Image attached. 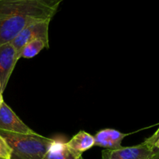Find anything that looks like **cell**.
I'll list each match as a JSON object with an SVG mask.
<instances>
[{
    "label": "cell",
    "mask_w": 159,
    "mask_h": 159,
    "mask_svg": "<svg viewBox=\"0 0 159 159\" xmlns=\"http://www.w3.org/2000/svg\"><path fill=\"white\" fill-rule=\"evenodd\" d=\"M62 0H0V46L25 27L54 16Z\"/></svg>",
    "instance_id": "cell-1"
},
{
    "label": "cell",
    "mask_w": 159,
    "mask_h": 159,
    "mask_svg": "<svg viewBox=\"0 0 159 159\" xmlns=\"http://www.w3.org/2000/svg\"><path fill=\"white\" fill-rule=\"evenodd\" d=\"M155 155L156 150L144 141L130 147L105 149L102 152V159H154Z\"/></svg>",
    "instance_id": "cell-3"
},
{
    "label": "cell",
    "mask_w": 159,
    "mask_h": 159,
    "mask_svg": "<svg viewBox=\"0 0 159 159\" xmlns=\"http://www.w3.org/2000/svg\"><path fill=\"white\" fill-rule=\"evenodd\" d=\"M0 131L16 134H33L35 132L26 125L5 102L0 108Z\"/></svg>",
    "instance_id": "cell-6"
},
{
    "label": "cell",
    "mask_w": 159,
    "mask_h": 159,
    "mask_svg": "<svg viewBox=\"0 0 159 159\" xmlns=\"http://www.w3.org/2000/svg\"><path fill=\"white\" fill-rule=\"evenodd\" d=\"M158 138H159V127H158V128L156 130V131H155V133L152 134V136H151L150 138H147V139H146L144 141H145L147 144H148L149 145L154 148V144H155V141H157V139H158Z\"/></svg>",
    "instance_id": "cell-12"
},
{
    "label": "cell",
    "mask_w": 159,
    "mask_h": 159,
    "mask_svg": "<svg viewBox=\"0 0 159 159\" xmlns=\"http://www.w3.org/2000/svg\"><path fill=\"white\" fill-rule=\"evenodd\" d=\"M50 20L36 22L25 27L12 41V46L16 50L17 53L21 51L22 48L32 40L38 38L49 39L48 30H49Z\"/></svg>",
    "instance_id": "cell-5"
},
{
    "label": "cell",
    "mask_w": 159,
    "mask_h": 159,
    "mask_svg": "<svg viewBox=\"0 0 159 159\" xmlns=\"http://www.w3.org/2000/svg\"><path fill=\"white\" fill-rule=\"evenodd\" d=\"M44 48H49V39L38 38L26 43L19 52V58H32Z\"/></svg>",
    "instance_id": "cell-10"
},
{
    "label": "cell",
    "mask_w": 159,
    "mask_h": 159,
    "mask_svg": "<svg viewBox=\"0 0 159 159\" xmlns=\"http://www.w3.org/2000/svg\"><path fill=\"white\" fill-rule=\"evenodd\" d=\"M0 89H1V85H0Z\"/></svg>",
    "instance_id": "cell-16"
},
{
    "label": "cell",
    "mask_w": 159,
    "mask_h": 159,
    "mask_svg": "<svg viewBox=\"0 0 159 159\" xmlns=\"http://www.w3.org/2000/svg\"><path fill=\"white\" fill-rule=\"evenodd\" d=\"M128 134L121 133L115 129H103L94 135V146L106 149H116L121 148V143Z\"/></svg>",
    "instance_id": "cell-7"
},
{
    "label": "cell",
    "mask_w": 159,
    "mask_h": 159,
    "mask_svg": "<svg viewBox=\"0 0 159 159\" xmlns=\"http://www.w3.org/2000/svg\"><path fill=\"white\" fill-rule=\"evenodd\" d=\"M18 53L11 43L0 46V85L2 93L5 91L17 61Z\"/></svg>",
    "instance_id": "cell-4"
},
{
    "label": "cell",
    "mask_w": 159,
    "mask_h": 159,
    "mask_svg": "<svg viewBox=\"0 0 159 159\" xmlns=\"http://www.w3.org/2000/svg\"><path fill=\"white\" fill-rule=\"evenodd\" d=\"M154 148H155L157 152H159V138L157 139V141H155V144H154Z\"/></svg>",
    "instance_id": "cell-13"
},
{
    "label": "cell",
    "mask_w": 159,
    "mask_h": 159,
    "mask_svg": "<svg viewBox=\"0 0 159 159\" xmlns=\"http://www.w3.org/2000/svg\"><path fill=\"white\" fill-rule=\"evenodd\" d=\"M154 159H159V152H157L156 151V155H155Z\"/></svg>",
    "instance_id": "cell-15"
},
{
    "label": "cell",
    "mask_w": 159,
    "mask_h": 159,
    "mask_svg": "<svg viewBox=\"0 0 159 159\" xmlns=\"http://www.w3.org/2000/svg\"><path fill=\"white\" fill-rule=\"evenodd\" d=\"M10 147V159H43L54 139L46 138L36 132L16 134L0 131Z\"/></svg>",
    "instance_id": "cell-2"
},
{
    "label": "cell",
    "mask_w": 159,
    "mask_h": 159,
    "mask_svg": "<svg viewBox=\"0 0 159 159\" xmlns=\"http://www.w3.org/2000/svg\"><path fill=\"white\" fill-rule=\"evenodd\" d=\"M66 144L71 151L82 155L83 152L89 150L94 146V137L84 130H81Z\"/></svg>",
    "instance_id": "cell-9"
},
{
    "label": "cell",
    "mask_w": 159,
    "mask_h": 159,
    "mask_svg": "<svg viewBox=\"0 0 159 159\" xmlns=\"http://www.w3.org/2000/svg\"><path fill=\"white\" fill-rule=\"evenodd\" d=\"M11 154L10 147L0 134V159H10Z\"/></svg>",
    "instance_id": "cell-11"
},
{
    "label": "cell",
    "mask_w": 159,
    "mask_h": 159,
    "mask_svg": "<svg viewBox=\"0 0 159 159\" xmlns=\"http://www.w3.org/2000/svg\"><path fill=\"white\" fill-rule=\"evenodd\" d=\"M43 159H83V158L82 155L71 151L66 142L54 140Z\"/></svg>",
    "instance_id": "cell-8"
},
{
    "label": "cell",
    "mask_w": 159,
    "mask_h": 159,
    "mask_svg": "<svg viewBox=\"0 0 159 159\" xmlns=\"http://www.w3.org/2000/svg\"><path fill=\"white\" fill-rule=\"evenodd\" d=\"M4 102V101H3V97H2V93L0 92V108H1L2 105V103Z\"/></svg>",
    "instance_id": "cell-14"
}]
</instances>
